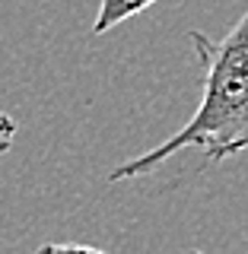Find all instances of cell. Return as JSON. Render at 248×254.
Returning <instances> with one entry per match:
<instances>
[{
  "label": "cell",
  "instance_id": "5b68a950",
  "mask_svg": "<svg viewBox=\"0 0 248 254\" xmlns=\"http://www.w3.org/2000/svg\"><path fill=\"white\" fill-rule=\"evenodd\" d=\"M188 254H201V251H188Z\"/></svg>",
  "mask_w": 248,
  "mask_h": 254
},
{
  "label": "cell",
  "instance_id": "7a4b0ae2",
  "mask_svg": "<svg viewBox=\"0 0 248 254\" xmlns=\"http://www.w3.org/2000/svg\"><path fill=\"white\" fill-rule=\"evenodd\" d=\"M153 3H156V0H102L99 13H95V22H92V32H95V35H102V32L121 26L124 19L143 13L147 6H153Z\"/></svg>",
  "mask_w": 248,
  "mask_h": 254
},
{
  "label": "cell",
  "instance_id": "6da1fadb",
  "mask_svg": "<svg viewBox=\"0 0 248 254\" xmlns=\"http://www.w3.org/2000/svg\"><path fill=\"white\" fill-rule=\"evenodd\" d=\"M191 45L204 67V95L197 111L156 149L118 165L108 181L140 178L188 146L201 149L207 165L248 149V3L223 42H210L201 32H191Z\"/></svg>",
  "mask_w": 248,
  "mask_h": 254
},
{
  "label": "cell",
  "instance_id": "3957f363",
  "mask_svg": "<svg viewBox=\"0 0 248 254\" xmlns=\"http://www.w3.org/2000/svg\"><path fill=\"white\" fill-rule=\"evenodd\" d=\"M35 254H108V251L89 248V245H42Z\"/></svg>",
  "mask_w": 248,
  "mask_h": 254
},
{
  "label": "cell",
  "instance_id": "277c9868",
  "mask_svg": "<svg viewBox=\"0 0 248 254\" xmlns=\"http://www.w3.org/2000/svg\"><path fill=\"white\" fill-rule=\"evenodd\" d=\"M13 137H16V121L10 115H0V156L13 146Z\"/></svg>",
  "mask_w": 248,
  "mask_h": 254
}]
</instances>
